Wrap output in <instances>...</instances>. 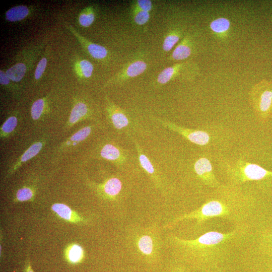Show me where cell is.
I'll return each mask as SVG.
<instances>
[{"label": "cell", "mask_w": 272, "mask_h": 272, "mask_svg": "<svg viewBox=\"0 0 272 272\" xmlns=\"http://www.w3.org/2000/svg\"><path fill=\"white\" fill-rule=\"evenodd\" d=\"M217 192L208 198L200 208L189 214L179 217L169 226L184 219H194L197 225L215 217L227 219L238 223L250 216L252 202L249 197L227 187L218 188Z\"/></svg>", "instance_id": "6da1fadb"}, {"label": "cell", "mask_w": 272, "mask_h": 272, "mask_svg": "<svg viewBox=\"0 0 272 272\" xmlns=\"http://www.w3.org/2000/svg\"><path fill=\"white\" fill-rule=\"evenodd\" d=\"M245 233L244 228L239 227L227 233L208 232L194 240H183L175 237L174 241L185 250L209 260L221 256Z\"/></svg>", "instance_id": "7a4b0ae2"}, {"label": "cell", "mask_w": 272, "mask_h": 272, "mask_svg": "<svg viewBox=\"0 0 272 272\" xmlns=\"http://www.w3.org/2000/svg\"><path fill=\"white\" fill-rule=\"evenodd\" d=\"M249 96L257 118L260 121L266 122L272 115V80L263 79L256 84Z\"/></svg>", "instance_id": "3957f363"}, {"label": "cell", "mask_w": 272, "mask_h": 272, "mask_svg": "<svg viewBox=\"0 0 272 272\" xmlns=\"http://www.w3.org/2000/svg\"><path fill=\"white\" fill-rule=\"evenodd\" d=\"M226 173L231 182L236 185L272 177V172L257 164L243 161H238L233 164L228 165Z\"/></svg>", "instance_id": "277c9868"}, {"label": "cell", "mask_w": 272, "mask_h": 272, "mask_svg": "<svg viewBox=\"0 0 272 272\" xmlns=\"http://www.w3.org/2000/svg\"><path fill=\"white\" fill-rule=\"evenodd\" d=\"M198 66L193 62L185 61L177 63L163 70L158 75L156 82L159 85H163L178 78L193 79L198 74Z\"/></svg>", "instance_id": "5b68a950"}, {"label": "cell", "mask_w": 272, "mask_h": 272, "mask_svg": "<svg viewBox=\"0 0 272 272\" xmlns=\"http://www.w3.org/2000/svg\"><path fill=\"white\" fill-rule=\"evenodd\" d=\"M148 63L141 54L136 55L106 83V86L124 83L144 73Z\"/></svg>", "instance_id": "8992f818"}, {"label": "cell", "mask_w": 272, "mask_h": 272, "mask_svg": "<svg viewBox=\"0 0 272 272\" xmlns=\"http://www.w3.org/2000/svg\"><path fill=\"white\" fill-rule=\"evenodd\" d=\"M157 120L164 126L177 132L190 142L198 146H206L210 141V134L205 131L186 128L161 119Z\"/></svg>", "instance_id": "52a82bcc"}, {"label": "cell", "mask_w": 272, "mask_h": 272, "mask_svg": "<svg viewBox=\"0 0 272 272\" xmlns=\"http://www.w3.org/2000/svg\"><path fill=\"white\" fill-rule=\"evenodd\" d=\"M105 100L107 118L112 127L118 131L123 130L129 127L131 121L127 113L108 97Z\"/></svg>", "instance_id": "ba28073f"}, {"label": "cell", "mask_w": 272, "mask_h": 272, "mask_svg": "<svg viewBox=\"0 0 272 272\" xmlns=\"http://www.w3.org/2000/svg\"><path fill=\"white\" fill-rule=\"evenodd\" d=\"M195 173L206 185L213 188L221 186L215 177L210 161L206 158H200L194 164Z\"/></svg>", "instance_id": "9c48e42d"}, {"label": "cell", "mask_w": 272, "mask_h": 272, "mask_svg": "<svg viewBox=\"0 0 272 272\" xmlns=\"http://www.w3.org/2000/svg\"><path fill=\"white\" fill-rule=\"evenodd\" d=\"M68 29L91 57L99 61H104L108 57V51L104 46L91 42L79 33L72 25H69Z\"/></svg>", "instance_id": "30bf717a"}, {"label": "cell", "mask_w": 272, "mask_h": 272, "mask_svg": "<svg viewBox=\"0 0 272 272\" xmlns=\"http://www.w3.org/2000/svg\"><path fill=\"white\" fill-rule=\"evenodd\" d=\"M194 37L192 34L187 33L177 44L169 57L174 61L184 60L193 53L195 48Z\"/></svg>", "instance_id": "8fae6325"}, {"label": "cell", "mask_w": 272, "mask_h": 272, "mask_svg": "<svg viewBox=\"0 0 272 272\" xmlns=\"http://www.w3.org/2000/svg\"><path fill=\"white\" fill-rule=\"evenodd\" d=\"M46 141L41 139L33 143L14 162L7 171L6 177L13 174L21 165L36 156L44 146Z\"/></svg>", "instance_id": "7c38bea8"}, {"label": "cell", "mask_w": 272, "mask_h": 272, "mask_svg": "<svg viewBox=\"0 0 272 272\" xmlns=\"http://www.w3.org/2000/svg\"><path fill=\"white\" fill-rule=\"evenodd\" d=\"M100 156L106 160L110 161L118 166L126 163L127 156L123 150L112 144H106L101 149Z\"/></svg>", "instance_id": "4fadbf2b"}, {"label": "cell", "mask_w": 272, "mask_h": 272, "mask_svg": "<svg viewBox=\"0 0 272 272\" xmlns=\"http://www.w3.org/2000/svg\"><path fill=\"white\" fill-rule=\"evenodd\" d=\"M91 115L92 112L86 103L81 101L77 102L72 107L65 127H71L78 122L90 117Z\"/></svg>", "instance_id": "5bb4252c"}, {"label": "cell", "mask_w": 272, "mask_h": 272, "mask_svg": "<svg viewBox=\"0 0 272 272\" xmlns=\"http://www.w3.org/2000/svg\"><path fill=\"white\" fill-rule=\"evenodd\" d=\"M92 131V125L81 128L60 144L57 148L58 152L65 151L84 141L90 135Z\"/></svg>", "instance_id": "9a60e30c"}, {"label": "cell", "mask_w": 272, "mask_h": 272, "mask_svg": "<svg viewBox=\"0 0 272 272\" xmlns=\"http://www.w3.org/2000/svg\"><path fill=\"white\" fill-rule=\"evenodd\" d=\"M184 29L182 27H174L170 30L165 37L162 48L165 52L170 51L185 36Z\"/></svg>", "instance_id": "2e32d148"}, {"label": "cell", "mask_w": 272, "mask_h": 272, "mask_svg": "<svg viewBox=\"0 0 272 272\" xmlns=\"http://www.w3.org/2000/svg\"><path fill=\"white\" fill-rule=\"evenodd\" d=\"M51 209L61 218L70 222L78 224L84 221L83 218L64 204L54 203L52 206Z\"/></svg>", "instance_id": "e0dca14e"}, {"label": "cell", "mask_w": 272, "mask_h": 272, "mask_svg": "<svg viewBox=\"0 0 272 272\" xmlns=\"http://www.w3.org/2000/svg\"><path fill=\"white\" fill-rule=\"evenodd\" d=\"M121 187V181L116 177L110 178L99 186L100 191L103 195L110 198L117 196L120 192Z\"/></svg>", "instance_id": "ac0fdd59"}, {"label": "cell", "mask_w": 272, "mask_h": 272, "mask_svg": "<svg viewBox=\"0 0 272 272\" xmlns=\"http://www.w3.org/2000/svg\"><path fill=\"white\" fill-rule=\"evenodd\" d=\"M210 28L213 34L225 37L231 28L230 21L225 17L215 19L210 24Z\"/></svg>", "instance_id": "d6986e66"}, {"label": "cell", "mask_w": 272, "mask_h": 272, "mask_svg": "<svg viewBox=\"0 0 272 272\" xmlns=\"http://www.w3.org/2000/svg\"><path fill=\"white\" fill-rule=\"evenodd\" d=\"M18 120L16 115L13 114L8 117L0 128L1 139L8 138L14 134L18 125Z\"/></svg>", "instance_id": "ffe728a7"}, {"label": "cell", "mask_w": 272, "mask_h": 272, "mask_svg": "<svg viewBox=\"0 0 272 272\" xmlns=\"http://www.w3.org/2000/svg\"><path fill=\"white\" fill-rule=\"evenodd\" d=\"M29 14V9L24 5L13 7L5 13L6 19L10 22H16L25 18Z\"/></svg>", "instance_id": "44dd1931"}, {"label": "cell", "mask_w": 272, "mask_h": 272, "mask_svg": "<svg viewBox=\"0 0 272 272\" xmlns=\"http://www.w3.org/2000/svg\"><path fill=\"white\" fill-rule=\"evenodd\" d=\"M93 70V65L87 59H81L75 62V70L80 78H90L92 75Z\"/></svg>", "instance_id": "7402d4cb"}, {"label": "cell", "mask_w": 272, "mask_h": 272, "mask_svg": "<svg viewBox=\"0 0 272 272\" xmlns=\"http://www.w3.org/2000/svg\"><path fill=\"white\" fill-rule=\"evenodd\" d=\"M96 11L94 7L89 6L84 9L80 13L78 21L81 26L88 27L91 26L96 18Z\"/></svg>", "instance_id": "603a6c76"}, {"label": "cell", "mask_w": 272, "mask_h": 272, "mask_svg": "<svg viewBox=\"0 0 272 272\" xmlns=\"http://www.w3.org/2000/svg\"><path fill=\"white\" fill-rule=\"evenodd\" d=\"M134 143L137 150L139 160L141 167L148 174L155 179L156 174L154 167L149 159L142 152L138 143L134 141Z\"/></svg>", "instance_id": "cb8c5ba5"}, {"label": "cell", "mask_w": 272, "mask_h": 272, "mask_svg": "<svg viewBox=\"0 0 272 272\" xmlns=\"http://www.w3.org/2000/svg\"><path fill=\"white\" fill-rule=\"evenodd\" d=\"M65 253L67 259L74 263L80 261L83 259L84 254L83 248L77 244L69 245L65 249Z\"/></svg>", "instance_id": "d4e9b609"}, {"label": "cell", "mask_w": 272, "mask_h": 272, "mask_svg": "<svg viewBox=\"0 0 272 272\" xmlns=\"http://www.w3.org/2000/svg\"><path fill=\"white\" fill-rule=\"evenodd\" d=\"M130 16L132 22L135 24L142 26L149 22L150 13L149 12L142 10L131 4Z\"/></svg>", "instance_id": "484cf974"}, {"label": "cell", "mask_w": 272, "mask_h": 272, "mask_svg": "<svg viewBox=\"0 0 272 272\" xmlns=\"http://www.w3.org/2000/svg\"><path fill=\"white\" fill-rule=\"evenodd\" d=\"M47 107V98L43 97L35 100L32 104L30 113L34 120L39 119Z\"/></svg>", "instance_id": "4316f807"}, {"label": "cell", "mask_w": 272, "mask_h": 272, "mask_svg": "<svg viewBox=\"0 0 272 272\" xmlns=\"http://www.w3.org/2000/svg\"><path fill=\"white\" fill-rule=\"evenodd\" d=\"M139 249L143 254L149 255L151 254L153 250V241L151 236L143 235L138 240Z\"/></svg>", "instance_id": "83f0119b"}, {"label": "cell", "mask_w": 272, "mask_h": 272, "mask_svg": "<svg viewBox=\"0 0 272 272\" xmlns=\"http://www.w3.org/2000/svg\"><path fill=\"white\" fill-rule=\"evenodd\" d=\"M34 195V190L28 186L23 187L18 189L16 193L15 199L18 201L31 200Z\"/></svg>", "instance_id": "f1b7e54d"}, {"label": "cell", "mask_w": 272, "mask_h": 272, "mask_svg": "<svg viewBox=\"0 0 272 272\" xmlns=\"http://www.w3.org/2000/svg\"><path fill=\"white\" fill-rule=\"evenodd\" d=\"M47 63L46 56L42 57L39 61L34 73V77L36 80H39L43 74Z\"/></svg>", "instance_id": "f546056e"}, {"label": "cell", "mask_w": 272, "mask_h": 272, "mask_svg": "<svg viewBox=\"0 0 272 272\" xmlns=\"http://www.w3.org/2000/svg\"><path fill=\"white\" fill-rule=\"evenodd\" d=\"M132 4L137 8L150 12L153 7V3L149 0H137L132 2Z\"/></svg>", "instance_id": "4dcf8cb0"}, {"label": "cell", "mask_w": 272, "mask_h": 272, "mask_svg": "<svg viewBox=\"0 0 272 272\" xmlns=\"http://www.w3.org/2000/svg\"><path fill=\"white\" fill-rule=\"evenodd\" d=\"M11 79L6 74V72H4L3 71H0V83L3 86H5L7 87H11Z\"/></svg>", "instance_id": "1f68e13d"}, {"label": "cell", "mask_w": 272, "mask_h": 272, "mask_svg": "<svg viewBox=\"0 0 272 272\" xmlns=\"http://www.w3.org/2000/svg\"><path fill=\"white\" fill-rule=\"evenodd\" d=\"M27 272H33V271L32 270L31 268V267L30 266H29L27 269Z\"/></svg>", "instance_id": "d6a6232c"}]
</instances>
